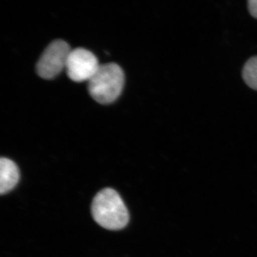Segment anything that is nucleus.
<instances>
[{
  "label": "nucleus",
  "instance_id": "7",
  "mask_svg": "<svg viewBox=\"0 0 257 257\" xmlns=\"http://www.w3.org/2000/svg\"><path fill=\"white\" fill-rule=\"evenodd\" d=\"M248 8L250 14L257 19V0H248Z\"/></svg>",
  "mask_w": 257,
  "mask_h": 257
},
{
  "label": "nucleus",
  "instance_id": "4",
  "mask_svg": "<svg viewBox=\"0 0 257 257\" xmlns=\"http://www.w3.org/2000/svg\"><path fill=\"white\" fill-rule=\"evenodd\" d=\"M99 66L97 58L92 52L84 48H76L69 53L65 69L71 80L89 82Z\"/></svg>",
  "mask_w": 257,
  "mask_h": 257
},
{
  "label": "nucleus",
  "instance_id": "5",
  "mask_svg": "<svg viewBox=\"0 0 257 257\" xmlns=\"http://www.w3.org/2000/svg\"><path fill=\"white\" fill-rule=\"evenodd\" d=\"M20 179V170L13 161L0 160V194H5L15 188Z\"/></svg>",
  "mask_w": 257,
  "mask_h": 257
},
{
  "label": "nucleus",
  "instance_id": "2",
  "mask_svg": "<svg viewBox=\"0 0 257 257\" xmlns=\"http://www.w3.org/2000/svg\"><path fill=\"white\" fill-rule=\"evenodd\" d=\"M124 79V72L118 64H100L88 82V90L93 99L99 104H111L122 92Z\"/></svg>",
  "mask_w": 257,
  "mask_h": 257
},
{
  "label": "nucleus",
  "instance_id": "1",
  "mask_svg": "<svg viewBox=\"0 0 257 257\" xmlns=\"http://www.w3.org/2000/svg\"><path fill=\"white\" fill-rule=\"evenodd\" d=\"M92 214L101 227L112 231L122 229L130 221L127 208L114 189L105 188L93 199Z\"/></svg>",
  "mask_w": 257,
  "mask_h": 257
},
{
  "label": "nucleus",
  "instance_id": "3",
  "mask_svg": "<svg viewBox=\"0 0 257 257\" xmlns=\"http://www.w3.org/2000/svg\"><path fill=\"white\" fill-rule=\"evenodd\" d=\"M72 49L62 40L51 42L37 62V73L42 79L55 78L66 68L67 59Z\"/></svg>",
  "mask_w": 257,
  "mask_h": 257
},
{
  "label": "nucleus",
  "instance_id": "6",
  "mask_svg": "<svg viewBox=\"0 0 257 257\" xmlns=\"http://www.w3.org/2000/svg\"><path fill=\"white\" fill-rule=\"evenodd\" d=\"M242 78L248 87L257 91V56L251 57L245 63Z\"/></svg>",
  "mask_w": 257,
  "mask_h": 257
}]
</instances>
